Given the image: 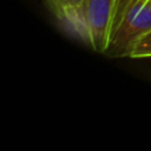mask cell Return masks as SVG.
Returning <instances> with one entry per match:
<instances>
[{
  "label": "cell",
  "mask_w": 151,
  "mask_h": 151,
  "mask_svg": "<svg viewBox=\"0 0 151 151\" xmlns=\"http://www.w3.org/2000/svg\"><path fill=\"white\" fill-rule=\"evenodd\" d=\"M118 0H82L69 31L94 52L107 53Z\"/></svg>",
  "instance_id": "cell-1"
},
{
  "label": "cell",
  "mask_w": 151,
  "mask_h": 151,
  "mask_svg": "<svg viewBox=\"0 0 151 151\" xmlns=\"http://www.w3.org/2000/svg\"><path fill=\"white\" fill-rule=\"evenodd\" d=\"M81 1L82 0H42L48 11L68 31L70 28L72 20H73L74 13L77 8L80 7Z\"/></svg>",
  "instance_id": "cell-3"
},
{
  "label": "cell",
  "mask_w": 151,
  "mask_h": 151,
  "mask_svg": "<svg viewBox=\"0 0 151 151\" xmlns=\"http://www.w3.org/2000/svg\"><path fill=\"white\" fill-rule=\"evenodd\" d=\"M129 58H151V31L135 41L126 52Z\"/></svg>",
  "instance_id": "cell-4"
},
{
  "label": "cell",
  "mask_w": 151,
  "mask_h": 151,
  "mask_svg": "<svg viewBox=\"0 0 151 151\" xmlns=\"http://www.w3.org/2000/svg\"><path fill=\"white\" fill-rule=\"evenodd\" d=\"M151 31V0H118L107 55L126 56L131 45Z\"/></svg>",
  "instance_id": "cell-2"
}]
</instances>
